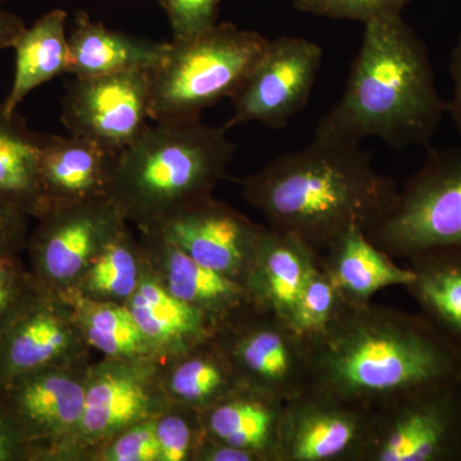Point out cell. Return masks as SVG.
Segmentation results:
<instances>
[{
	"label": "cell",
	"mask_w": 461,
	"mask_h": 461,
	"mask_svg": "<svg viewBox=\"0 0 461 461\" xmlns=\"http://www.w3.org/2000/svg\"><path fill=\"white\" fill-rule=\"evenodd\" d=\"M313 387L375 411L403 396L461 384V353L420 314L348 304L306 339Z\"/></svg>",
	"instance_id": "1"
},
{
	"label": "cell",
	"mask_w": 461,
	"mask_h": 461,
	"mask_svg": "<svg viewBox=\"0 0 461 461\" xmlns=\"http://www.w3.org/2000/svg\"><path fill=\"white\" fill-rule=\"evenodd\" d=\"M240 184L242 198L269 229L296 236L318 254L350 227L372 226L399 190L360 144L320 136Z\"/></svg>",
	"instance_id": "2"
},
{
	"label": "cell",
	"mask_w": 461,
	"mask_h": 461,
	"mask_svg": "<svg viewBox=\"0 0 461 461\" xmlns=\"http://www.w3.org/2000/svg\"><path fill=\"white\" fill-rule=\"evenodd\" d=\"M446 112L426 44L396 14L364 23L342 98L315 136L357 144L375 138L397 150L429 148Z\"/></svg>",
	"instance_id": "3"
},
{
	"label": "cell",
	"mask_w": 461,
	"mask_h": 461,
	"mask_svg": "<svg viewBox=\"0 0 461 461\" xmlns=\"http://www.w3.org/2000/svg\"><path fill=\"white\" fill-rule=\"evenodd\" d=\"M226 126L154 121L117 156L108 198L127 223L154 232L176 212L213 195L236 147Z\"/></svg>",
	"instance_id": "4"
},
{
	"label": "cell",
	"mask_w": 461,
	"mask_h": 461,
	"mask_svg": "<svg viewBox=\"0 0 461 461\" xmlns=\"http://www.w3.org/2000/svg\"><path fill=\"white\" fill-rule=\"evenodd\" d=\"M268 42L262 33L232 23L169 41L165 59L150 72L151 120H194L232 98Z\"/></svg>",
	"instance_id": "5"
},
{
	"label": "cell",
	"mask_w": 461,
	"mask_h": 461,
	"mask_svg": "<svg viewBox=\"0 0 461 461\" xmlns=\"http://www.w3.org/2000/svg\"><path fill=\"white\" fill-rule=\"evenodd\" d=\"M364 232L393 259L433 248H461V147L429 148L424 165Z\"/></svg>",
	"instance_id": "6"
},
{
	"label": "cell",
	"mask_w": 461,
	"mask_h": 461,
	"mask_svg": "<svg viewBox=\"0 0 461 461\" xmlns=\"http://www.w3.org/2000/svg\"><path fill=\"white\" fill-rule=\"evenodd\" d=\"M213 339L241 386L284 402L313 386L308 342L271 311L250 305L220 324Z\"/></svg>",
	"instance_id": "7"
},
{
	"label": "cell",
	"mask_w": 461,
	"mask_h": 461,
	"mask_svg": "<svg viewBox=\"0 0 461 461\" xmlns=\"http://www.w3.org/2000/svg\"><path fill=\"white\" fill-rule=\"evenodd\" d=\"M36 221L25 250L30 271L41 286L63 296L75 290L91 262L129 229L109 198L51 205Z\"/></svg>",
	"instance_id": "8"
},
{
	"label": "cell",
	"mask_w": 461,
	"mask_h": 461,
	"mask_svg": "<svg viewBox=\"0 0 461 461\" xmlns=\"http://www.w3.org/2000/svg\"><path fill=\"white\" fill-rule=\"evenodd\" d=\"M171 405L159 381L158 359L91 362L80 429L67 461H90L109 439Z\"/></svg>",
	"instance_id": "9"
},
{
	"label": "cell",
	"mask_w": 461,
	"mask_h": 461,
	"mask_svg": "<svg viewBox=\"0 0 461 461\" xmlns=\"http://www.w3.org/2000/svg\"><path fill=\"white\" fill-rule=\"evenodd\" d=\"M91 362L44 366L0 384L3 402L32 442V461L68 460L83 420Z\"/></svg>",
	"instance_id": "10"
},
{
	"label": "cell",
	"mask_w": 461,
	"mask_h": 461,
	"mask_svg": "<svg viewBox=\"0 0 461 461\" xmlns=\"http://www.w3.org/2000/svg\"><path fill=\"white\" fill-rule=\"evenodd\" d=\"M364 461H461V384L418 391L375 411Z\"/></svg>",
	"instance_id": "11"
},
{
	"label": "cell",
	"mask_w": 461,
	"mask_h": 461,
	"mask_svg": "<svg viewBox=\"0 0 461 461\" xmlns=\"http://www.w3.org/2000/svg\"><path fill=\"white\" fill-rule=\"evenodd\" d=\"M323 50L317 42L296 36L269 41L262 57L232 100L227 129L258 122L278 130L305 108L320 72Z\"/></svg>",
	"instance_id": "12"
},
{
	"label": "cell",
	"mask_w": 461,
	"mask_h": 461,
	"mask_svg": "<svg viewBox=\"0 0 461 461\" xmlns=\"http://www.w3.org/2000/svg\"><path fill=\"white\" fill-rule=\"evenodd\" d=\"M151 120L150 72L74 77L62 100L60 121L69 135L120 154Z\"/></svg>",
	"instance_id": "13"
},
{
	"label": "cell",
	"mask_w": 461,
	"mask_h": 461,
	"mask_svg": "<svg viewBox=\"0 0 461 461\" xmlns=\"http://www.w3.org/2000/svg\"><path fill=\"white\" fill-rule=\"evenodd\" d=\"M375 411L312 386L285 402L277 461H364Z\"/></svg>",
	"instance_id": "14"
},
{
	"label": "cell",
	"mask_w": 461,
	"mask_h": 461,
	"mask_svg": "<svg viewBox=\"0 0 461 461\" xmlns=\"http://www.w3.org/2000/svg\"><path fill=\"white\" fill-rule=\"evenodd\" d=\"M93 351L69 300L41 286L0 335V384L44 366L91 362Z\"/></svg>",
	"instance_id": "15"
},
{
	"label": "cell",
	"mask_w": 461,
	"mask_h": 461,
	"mask_svg": "<svg viewBox=\"0 0 461 461\" xmlns=\"http://www.w3.org/2000/svg\"><path fill=\"white\" fill-rule=\"evenodd\" d=\"M264 227L211 195L176 212L154 233L203 266L244 285Z\"/></svg>",
	"instance_id": "16"
},
{
	"label": "cell",
	"mask_w": 461,
	"mask_h": 461,
	"mask_svg": "<svg viewBox=\"0 0 461 461\" xmlns=\"http://www.w3.org/2000/svg\"><path fill=\"white\" fill-rule=\"evenodd\" d=\"M140 242L149 268L160 284L204 312L218 327L254 304L244 285L196 262L158 233H141Z\"/></svg>",
	"instance_id": "17"
},
{
	"label": "cell",
	"mask_w": 461,
	"mask_h": 461,
	"mask_svg": "<svg viewBox=\"0 0 461 461\" xmlns=\"http://www.w3.org/2000/svg\"><path fill=\"white\" fill-rule=\"evenodd\" d=\"M117 156L78 136L41 133L39 173L48 208L108 198Z\"/></svg>",
	"instance_id": "18"
},
{
	"label": "cell",
	"mask_w": 461,
	"mask_h": 461,
	"mask_svg": "<svg viewBox=\"0 0 461 461\" xmlns=\"http://www.w3.org/2000/svg\"><path fill=\"white\" fill-rule=\"evenodd\" d=\"M320 254L303 240L264 227L244 286L254 304L293 320L300 293L318 266Z\"/></svg>",
	"instance_id": "19"
},
{
	"label": "cell",
	"mask_w": 461,
	"mask_h": 461,
	"mask_svg": "<svg viewBox=\"0 0 461 461\" xmlns=\"http://www.w3.org/2000/svg\"><path fill=\"white\" fill-rule=\"evenodd\" d=\"M158 359L184 353L211 339L217 321L182 302L156 277L145 260L140 284L126 304Z\"/></svg>",
	"instance_id": "20"
},
{
	"label": "cell",
	"mask_w": 461,
	"mask_h": 461,
	"mask_svg": "<svg viewBox=\"0 0 461 461\" xmlns=\"http://www.w3.org/2000/svg\"><path fill=\"white\" fill-rule=\"evenodd\" d=\"M318 266L348 304H366L384 288L406 287L414 280L411 268L393 263L359 226L336 236L318 257Z\"/></svg>",
	"instance_id": "21"
},
{
	"label": "cell",
	"mask_w": 461,
	"mask_h": 461,
	"mask_svg": "<svg viewBox=\"0 0 461 461\" xmlns=\"http://www.w3.org/2000/svg\"><path fill=\"white\" fill-rule=\"evenodd\" d=\"M285 402L259 391L238 390L200 412L205 436L214 441L277 461Z\"/></svg>",
	"instance_id": "22"
},
{
	"label": "cell",
	"mask_w": 461,
	"mask_h": 461,
	"mask_svg": "<svg viewBox=\"0 0 461 461\" xmlns=\"http://www.w3.org/2000/svg\"><path fill=\"white\" fill-rule=\"evenodd\" d=\"M69 42V74L74 77H95L129 71H154L165 59L169 41L136 38L109 30L77 12Z\"/></svg>",
	"instance_id": "23"
},
{
	"label": "cell",
	"mask_w": 461,
	"mask_h": 461,
	"mask_svg": "<svg viewBox=\"0 0 461 461\" xmlns=\"http://www.w3.org/2000/svg\"><path fill=\"white\" fill-rule=\"evenodd\" d=\"M158 373L169 402L199 412L241 386L213 338L184 353L158 359Z\"/></svg>",
	"instance_id": "24"
},
{
	"label": "cell",
	"mask_w": 461,
	"mask_h": 461,
	"mask_svg": "<svg viewBox=\"0 0 461 461\" xmlns=\"http://www.w3.org/2000/svg\"><path fill=\"white\" fill-rule=\"evenodd\" d=\"M68 14L51 9L25 27L18 35L14 50V76L11 90L3 103L8 113H16L21 103L33 90L58 76L69 74Z\"/></svg>",
	"instance_id": "25"
},
{
	"label": "cell",
	"mask_w": 461,
	"mask_h": 461,
	"mask_svg": "<svg viewBox=\"0 0 461 461\" xmlns=\"http://www.w3.org/2000/svg\"><path fill=\"white\" fill-rule=\"evenodd\" d=\"M406 286L420 314L461 353V248H433L409 258Z\"/></svg>",
	"instance_id": "26"
},
{
	"label": "cell",
	"mask_w": 461,
	"mask_h": 461,
	"mask_svg": "<svg viewBox=\"0 0 461 461\" xmlns=\"http://www.w3.org/2000/svg\"><path fill=\"white\" fill-rule=\"evenodd\" d=\"M39 158L41 133L30 131L18 112L8 113L0 103V203L14 206L33 220L48 209Z\"/></svg>",
	"instance_id": "27"
},
{
	"label": "cell",
	"mask_w": 461,
	"mask_h": 461,
	"mask_svg": "<svg viewBox=\"0 0 461 461\" xmlns=\"http://www.w3.org/2000/svg\"><path fill=\"white\" fill-rule=\"evenodd\" d=\"M87 344L111 359H158L126 305L96 303L77 295L65 296Z\"/></svg>",
	"instance_id": "28"
},
{
	"label": "cell",
	"mask_w": 461,
	"mask_h": 461,
	"mask_svg": "<svg viewBox=\"0 0 461 461\" xmlns=\"http://www.w3.org/2000/svg\"><path fill=\"white\" fill-rule=\"evenodd\" d=\"M144 269L140 239L127 229L91 262L69 295L126 305L140 284Z\"/></svg>",
	"instance_id": "29"
},
{
	"label": "cell",
	"mask_w": 461,
	"mask_h": 461,
	"mask_svg": "<svg viewBox=\"0 0 461 461\" xmlns=\"http://www.w3.org/2000/svg\"><path fill=\"white\" fill-rule=\"evenodd\" d=\"M345 304L338 287L317 266L300 293L291 326L305 339L318 338L339 317Z\"/></svg>",
	"instance_id": "30"
},
{
	"label": "cell",
	"mask_w": 461,
	"mask_h": 461,
	"mask_svg": "<svg viewBox=\"0 0 461 461\" xmlns=\"http://www.w3.org/2000/svg\"><path fill=\"white\" fill-rule=\"evenodd\" d=\"M159 461H194L204 441L200 412L171 403L156 421Z\"/></svg>",
	"instance_id": "31"
},
{
	"label": "cell",
	"mask_w": 461,
	"mask_h": 461,
	"mask_svg": "<svg viewBox=\"0 0 461 461\" xmlns=\"http://www.w3.org/2000/svg\"><path fill=\"white\" fill-rule=\"evenodd\" d=\"M41 286L21 254L0 257V335Z\"/></svg>",
	"instance_id": "32"
},
{
	"label": "cell",
	"mask_w": 461,
	"mask_h": 461,
	"mask_svg": "<svg viewBox=\"0 0 461 461\" xmlns=\"http://www.w3.org/2000/svg\"><path fill=\"white\" fill-rule=\"evenodd\" d=\"M414 0H293L294 7L314 16L366 23L377 18L402 14Z\"/></svg>",
	"instance_id": "33"
},
{
	"label": "cell",
	"mask_w": 461,
	"mask_h": 461,
	"mask_svg": "<svg viewBox=\"0 0 461 461\" xmlns=\"http://www.w3.org/2000/svg\"><path fill=\"white\" fill-rule=\"evenodd\" d=\"M157 418L139 421L109 439L90 461H159Z\"/></svg>",
	"instance_id": "34"
},
{
	"label": "cell",
	"mask_w": 461,
	"mask_h": 461,
	"mask_svg": "<svg viewBox=\"0 0 461 461\" xmlns=\"http://www.w3.org/2000/svg\"><path fill=\"white\" fill-rule=\"evenodd\" d=\"M221 0H159L172 30V41L198 36L218 23Z\"/></svg>",
	"instance_id": "35"
},
{
	"label": "cell",
	"mask_w": 461,
	"mask_h": 461,
	"mask_svg": "<svg viewBox=\"0 0 461 461\" xmlns=\"http://www.w3.org/2000/svg\"><path fill=\"white\" fill-rule=\"evenodd\" d=\"M30 220L23 212L0 203V257L18 256L26 250Z\"/></svg>",
	"instance_id": "36"
},
{
	"label": "cell",
	"mask_w": 461,
	"mask_h": 461,
	"mask_svg": "<svg viewBox=\"0 0 461 461\" xmlns=\"http://www.w3.org/2000/svg\"><path fill=\"white\" fill-rule=\"evenodd\" d=\"M0 461H32V442L0 397Z\"/></svg>",
	"instance_id": "37"
},
{
	"label": "cell",
	"mask_w": 461,
	"mask_h": 461,
	"mask_svg": "<svg viewBox=\"0 0 461 461\" xmlns=\"http://www.w3.org/2000/svg\"><path fill=\"white\" fill-rule=\"evenodd\" d=\"M194 461H262L257 454L214 441L205 436Z\"/></svg>",
	"instance_id": "38"
},
{
	"label": "cell",
	"mask_w": 461,
	"mask_h": 461,
	"mask_svg": "<svg viewBox=\"0 0 461 461\" xmlns=\"http://www.w3.org/2000/svg\"><path fill=\"white\" fill-rule=\"evenodd\" d=\"M451 78H453L454 93L453 100L447 104V111L450 112L457 130L461 133V36L455 45L450 63Z\"/></svg>",
	"instance_id": "39"
},
{
	"label": "cell",
	"mask_w": 461,
	"mask_h": 461,
	"mask_svg": "<svg viewBox=\"0 0 461 461\" xmlns=\"http://www.w3.org/2000/svg\"><path fill=\"white\" fill-rule=\"evenodd\" d=\"M25 27L26 23L18 14L0 7V51L9 48L12 50L18 35Z\"/></svg>",
	"instance_id": "40"
},
{
	"label": "cell",
	"mask_w": 461,
	"mask_h": 461,
	"mask_svg": "<svg viewBox=\"0 0 461 461\" xmlns=\"http://www.w3.org/2000/svg\"><path fill=\"white\" fill-rule=\"evenodd\" d=\"M7 2V0H0V7H2L5 3Z\"/></svg>",
	"instance_id": "41"
}]
</instances>
